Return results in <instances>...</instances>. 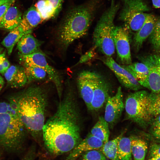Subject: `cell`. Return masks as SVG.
Returning a JSON list of instances; mask_svg holds the SVG:
<instances>
[{
	"instance_id": "obj_28",
	"label": "cell",
	"mask_w": 160,
	"mask_h": 160,
	"mask_svg": "<svg viewBox=\"0 0 160 160\" xmlns=\"http://www.w3.org/2000/svg\"><path fill=\"white\" fill-rule=\"evenodd\" d=\"M28 82L42 81L48 77L46 72L41 68L32 65H23Z\"/></svg>"
},
{
	"instance_id": "obj_34",
	"label": "cell",
	"mask_w": 160,
	"mask_h": 160,
	"mask_svg": "<svg viewBox=\"0 0 160 160\" xmlns=\"http://www.w3.org/2000/svg\"><path fill=\"white\" fill-rule=\"evenodd\" d=\"M36 155V148L32 145L29 148L21 160H34Z\"/></svg>"
},
{
	"instance_id": "obj_3",
	"label": "cell",
	"mask_w": 160,
	"mask_h": 160,
	"mask_svg": "<svg viewBox=\"0 0 160 160\" xmlns=\"http://www.w3.org/2000/svg\"><path fill=\"white\" fill-rule=\"evenodd\" d=\"M92 17L91 9L85 6L76 7L69 11L60 26L56 36L60 50L66 52L74 41L87 34Z\"/></svg>"
},
{
	"instance_id": "obj_7",
	"label": "cell",
	"mask_w": 160,
	"mask_h": 160,
	"mask_svg": "<svg viewBox=\"0 0 160 160\" xmlns=\"http://www.w3.org/2000/svg\"><path fill=\"white\" fill-rule=\"evenodd\" d=\"M124 4L119 18L130 31L137 32L141 28L149 14L147 5L142 0H123Z\"/></svg>"
},
{
	"instance_id": "obj_26",
	"label": "cell",
	"mask_w": 160,
	"mask_h": 160,
	"mask_svg": "<svg viewBox=\"0 0 160 160\" xmlns=\"http://www.w3.org/2000/svg\"><path fill=\"white\" fill-rule=\"evenodd\" d=\"M34 6L40 14L43 21L55 17V9L52 4L48 0H39Z\"/></svg>"
},
{
	"instance_id": "obj_17",
	"label": "cell",
	"mask_w": 160,
	"mask_h": 160,
	"mask_svg": "<svg viewBox=\"0 0 160 160\" xmlns=\"http://www.w3.org/2000/svg\"><path fill=\"white\" fill-rule=\"evenodd\" d=\"M156 20L153 15L149 14L143 25L136 32L133 38V46L136 51L140 49L144 41L152 33Z\"/></svg>"
},
{
	"instance_id": "obj_21",
	"label": "cell",
	"mask_w": 160,
	"mask_h": 160,
	"mask_svg": "<svg viewBox=\"0 0 160 160\" xmlns=\"http://www.w3.org/2000/svg\"><path fill=\"white\" fill-rule=\"evenodd\" d=\"M121 66L129 72L140 83L147 78L150 70L148 66L143 62H135Z\"/></svg>"
},
{
	"instance_id": "obj_6",
	"label": "cell",
	"mask_w": 160,
	"mask_h": 160,
	"mask_svg": "<svg viewBox=\"0 0 160 160\" xmlns=\"http://www.w3.org/2000/svg\"><path fill=\"white\" fill-rule=\"evenodd\" d=\"M149 93L143 90L130 93L124 104L127 118L143 128L152 121L148 111Z\"/></svg>"
},
{
	"instance_id": "obj_36",
	"label": "cell",
	"mask_w": 160,
	"mask_h": 160,
	"mask_svg": "<svg viewBox=\"0 0 160 160\" xmlns=\"http://www.w3.org/2000/svg\"><path fill=\"white\" fill-rule=\"evenodd\" d=\"M15 111L8 101L0 102V114L12 112Z\"/></svg>"
},
{
	"instance_id": "obj_45",
	"label": "cell",
	"mask_w": 160,
	"mask_h": 160,
	"mask_svg": "<svg viewBox=\"0 0 160 160\" xmlns=\"http://www.w3.org/2000/svg\"><path fill=\"white\" fill-rule=\"evenodd\" d=\"M148 160H160V157H152Z\"/></svg>"
},
{
	"instance_id": "obj_12",
	"label": "cell",
	"mask_w": 160,
	"mask_h": 160,
	"mask_svg": "<svg viewBox=\"0 0 160 160\" xmlns=\"http://www.w3.org/2000/svg\"><path fill=\"white\" fill-rule=\"evenodd\" d=\"M141 60L148 66L150 72L147 78L140 84L151 92H160V57L149 56L143 57Z\"/></svg>"
},
{
	"instance_id": "obj_22",
	"label": "cell",
	"mask_w": 160,
	"mask_h": 160,
	"mask_svg": "<svg viewBox=\"0 0 160 160\" xmlns=\"http://www.w3.org/2000/svg\"><path fill=\"white\" fill-rule=\"evenodd\" d=\"M91 135L101 140L104 143L109 140V126L104 117L100 116L91 129Z\"/></svg>"
},
{
	"instance_id": "obj_14",
	"label": "cell",
	"mask_w": 160,
	"mask_h": 160,
	"mask_svg": "<svg viewBox=\"0 0 160 160\" xmlns=\"http://www.w3.org/2000/svg\"><path fill=\"white\" fill-rule=\"evenodd\" d=\"M110 90L109 83L104 77L95 72V87L90 110L97 111L106 103Z\"/></svg>"
},
{
	"instance_id": "obj_18",
	"label": "cell",
	"mask_w": 160,
	"mask_h": 160,
	"mask_svg": "<svg viewBox=\"0 0 160 160\" xmlns=\"http://www.w3.org/2000/svg\"><path fill=\"white\" fill-rule=\"evenodd\" d=\"M43 41L35 38L31 33L23 35L17 43L19 54L27 55L33 53H44L40 49Z\"/></svg>"
},
{
	"instance_id": "obj_8",
	"label": "cell",
	"mask_w": 160,
	"mask_h": 160,
	"mask_svg": "<svg viewBox=\"0 0 160 160\" xmlns=\"http://www.w3.org/2000/svg\"><path fill=\"white\" fill-rule=\"evenodd\" d=\"M23 65H32L39 67L47 73L48 78L55 84L60 100L63 95V83L61 76L57 71L47 61L44 53L37 52L27 55L19 54Z\"/></svg>"
},
{
	"instance_id": "obj_32",
	"label": "cell",
	"mask_w": 160,
	"mask_h": 160,
	"mask_svg": "<svg viewBox=\"0 0 160 160\" xmlns=\"http://www.w3.org/2000/svg\"><path fill=\"white\" fill-rule=\"evenodd\" d=\"M150 131L155 138L160 140V115L155 117L152 121Z\"/></svg>"
},
{
	"instance_id": "obj_5",
	"label": "cell",
	"mask_w": 160,
	"mask_h": 160,
	"mask_svg": "<svg viewBox=\"0 0 160 160\" xmlns=\"http://www.w3.org/2000/svg\"><path fill=\"white\" fill-rule=\"evenodd\" d=\"M119 8V4L112 0L109 7L98 21L93 32L95 47L107 57H111L115 52L114 20Z\"/></svg>"
},
{
	"instance_id": "obj_13",
	"label": "cell",
	"mask_w": 160,
	"mask_h": 160,
	"mask_svg": "<svg viewBox=\"0 0 160 160\" xmlns=\"http://www.w3.org/2000/svg\"><path fill=\"white\" fill-rule=\"evenodd\" d=\"M95 72L89 71L81 72L77 79L79 92L88 110H90L95 87Z\"/></svg>"
},
{
	"instance_id": "obj_23",
	"label": "cell",
	"mask_w": 160,
	"mask_h": 160,
	"mask_svg": "<svg viewBox=\"0 0 160 160\" xmlns=\"http://www.w3.org/2000/svg\"><path fill=\"white\" fill-rule=\"evenodd\" d=\"M25 34L19 25L10 31L3 39L1 43L6 48L9 55L11 54L14 47L17 44L21 37Z\"/></svg>"
},
{
	"instance_id": "obj_41",
	"label": "cell",
	"mask_w": 160,
	"mask_h": 160,
	"mask_svg": "<svg viewBox=\"0 0 160 160\" xmlns=\"http://www.w3.org/2000/svg\"><path fill=\"white\" fill-rule=\"evenodd\" d=\"M3 60L0 62V73L4 75L6 71L4 69L2 65V62Z\"/></svg>"
},
{
	"instance_id": "obj_39",
	"label": "cell",
	"mask_w": 160,
	"mask_h": 160,
	"mask_svg": "<svg viewBox=\"0 0 160 160\" xmlns=\"http://www.w3.org/2000/svg\"><path fill=\"white\" fill-rule=\"evenodd\" d=\"M2 64L4 69L6 71H7L10 66L9 61L6 57L3 60Z\"/></svg>"
},
{
	"instance_id": "obj_37",
	"label": "cell",
	"mask_w": 160,
	"mask_h": 160,
	"mask_svg": "<svg viewBox=\"0 0 160 160\" xmlns=\"http://www.w3.org/2000/svg\"><path fill=\"white\" fill-rule=\"evenodd\" d=\"M53 6L55 11V17L59 14L61 10L64 0H48Z\"/></svg>"
},
{
	"instance_id": "obj_2",
	"label": "cell",
	"mask_w": 160,
	"mask_h": 160,
	"mask_svg": "<svg viewBox=\"0 0 160 160\" xmlns=\"http://www.w3.org/2000/svg\"><path fill=\"white\" fill-rule=\"evenodd\" d=\"M47 98L45 88L35 84L8 97V101L28 133L37 141L42 137L45 122Z\"/></svg>"
},
{
	"instance_id": "obj_40",
	"label": "cell",
	"mask_w": 160,
	"mask_h": 160,
	"mask_svg": "<svg viewBox=\"0 0 160 160\" xmlns=\"http://www.w3.org/2000/svg\"><path fill=\"white\" fill-rule=\"evenodd\" d=\"M153 7L156 8H160V0H151Z\"/></svg>"
},
{
	"instance_id": "obj_27",
	"label": "cell",
	"mask_w": 160,
	"mask_h": 160,
	"mask_svg": "<svg viewBox=\"0 0 160 160\" xmlns=\"http://www.w3.org/2000/svg\"><path fill=\"white\" fill-rule=\"evenodd\" d=\"M124 132L113 139L104 143L101 151L106 157L111 160H118L117 156V145L118 141L123 136Z\"/></svg>"
},
{
	"instance_id": "obj_33",
	"label": "cell",
	"mask_w": 160,
	"mask_h": 160,
	"mask_svg": "<svg viewBox=\"0 0 160 160\" xmlns=\"http://www.w3.org/2000/svg\"><path fill=\"white\" fill-rule=\"evenodd\" d=\"M149 154L150 158L160 157V143H154L151 145Z\"/></svg>"
},
{
	"instance_id": "obj_20",
	"label": "cell",
	"mask_w": 160,
	"mask_h": 160,
	"mask_svg": "<svg viewBox=\"0 0 160 160\" xmlns=\"http://www.w3.org/2000/svg\"><path fill=\"white\" fill-rule=\"evenodd\" d=\"M22 14L15 6H11L0 22V28L11 31L18 26L22 19Z\"/></svg>"
},
{
	"instance_id": "obj_4",
	"label": "cell",
	"mask_w": 160,
	"mask_h": 160,
	"mask_svg": "<svg viewBox=\"0 0 160 160\" xmlns=\"http://www.w3.org/2000/svg\"><path fill=\"white\" fill-rule=\"evenodd\" d=\"M28 133L15 111L0 114V149L19 153L24 149Z\"/></svg>"
},
{
	"instance_id": "obj_25",
	"label": "cell",
	"mask_w": 160,
	"mask_h": 160,
	"mask_svg": "<svg viewBox=\"0 0 160 160\" xmlns=\"http://www.w3.org/2000/svg\"><path fill=\"white\" fill-rule=\"evenodd\" d=\"M131 137H121L117 145L118 160H132L131 147Z\"/></svg>"
},
{
	"instance_id": "obj_9",
	"label": "cell",
	"mask_w": 160,
	"mask_h": 160,
	"mask_svg": "<svg viewBox=\"0 0 160 160\" xmlns=\"http://www.w3.org/2000/svg\"><path fill=\"white\" fill-rule=\"evenodd\" d=\"M130 30L125 25L115 26L113 40L118 57L123 65L132 63L130 46Z\"/></svg>"
},
{
	"instance_id": "obj_31",
	"label": "cell",
	"mask_w": 160,
	"mask_h": 160,
	"mask_svg": "<svg viewBox=\"0 0 160 160\" xmlns=\"http://www.w3.org/2000/svg\"><path fill=\"white\" fill-rule=\"evenodd\" d=\"M150 36L153 47L160 51V18L157 19L153 31Z\"/></svg>"
},
{
	"instance_id": "obj_15",
	"label": "cell",
	"mask_w": 160,
	"mask_h": 160,
	"mask_svg": "<svg viewBox=\"0 0 160 160\" xmlns=\"http://www.w3.org/2000/svg\"><path fill=\"white\" fill-rule=\"evenodd\" d=\"M104 143L89 133L69 153L65 160H76L83 153L94 150H100Z\"/></svg>"
},
{
	"instance_id": "obj_38",
	"label": "cell",
	"mask_w": 160,
	"mask_h": 160,
	"mask_svg": "<svg viewBox=\"0 0 160 160\" xmlns=\"http://www.w3.org/2000/svg\"><path fill=\"white\" fill-rule=\"evenodd\" d=\"M95 47L83 55L81 57L77 64L85 63L89 60L93 56V51Z\"/></svg>"
},
{
	"instance_id": "obj_19",
	"label": "cell",
	"mask_w": 160,
	"mask_h": 160,
	"mask_svg": "<svg viewBox=\"0 0 160 160\" xmlns=\"http://www.w3.org/2000/svg\"><path fill=\"white\" fill-rule=\"evenodd\" d=\"M42 21L36 7L32 6L25 12L19 25L25 34L31 33L33 29Z\"/></svg>"
},
{
	"instance_id": "obj_44",
	"label": "cell",
	"mask_w": 160,
	"mask_h": 160,
	"mask_svg": "<svg viewBox=\"0 0 160 160\" xmlns=\"http://www.w3.org/2000/svg\"><path fill=\"white\" fill-rule=\"evenodd\" d=\"M9 0H0V6L9 1Z\"/></svg>"
},
{
	"instance_id": "obj_46",
	"label": "cell",
	"mask_w": 160,
	"mask_h": 160,
	"mask_svg": "<svg viewBox=\"0 0 160 160\" xmlns=\"http://www.w3.org/2000/svg\"><path fill=\"white\" fill-rule=\"evenodd\" d=\"M3 49L0 46V53L1 52Z\"/></svg>"
},
{
	"instance_id": "obj_11",
	"label": "cell",
	"mask_w": 160,
	"mask_h": 160,
	"mask_svg": "<svg viewBox=\"0 0 160 160\" xmlns=\"http://www.w3.org/2000/svg\"><path fill=\"white\" fill-rule=\"evenodd\" d=\"M104 64L114 73L121 84L131 90L137 91L143 87L137 80L121 65L118 64L111 57H107L102 59Z\"/></svg>"
},
{
	"instance_id": "obj_16",
	"label": "cell",
	"mask_w": 160,
	"mask_h": 160,
	"mask_svg": "<svg viewBox=\"0 0 160 160\" xmlns=\"http://www.w3.org/2000/svg\"><path fill=\"white\" fill-rule=\"evenodd\" d=\"M4 75L8 85L12 88H21L28 83L23 66H10Z\"/></svg>"
},
{
	"instance_id": "obj_10",
	"label": "cell",
	"mask_w": 160,
	"mask_h": 160,
	"mask_svg": "<svg viewBox=\"0 0 160 160\" xmlns=\"http://www.w3.org/2000/svg\"><path fill=\"white\" fill-rule=\"evenodd\" d=\"M123 95L121 88H118L116 94L109 96L106 103L104 118L111 128L114 126L120 119L124 109Z\"/></svg>"
},
{
	"instance_id": "obj_30",
	"label": "cell",
	"mask_w": 160,
	"mask_h": 160,
	"mask_svg": "<svg viewBox=\"0 0 160 160\" xmlns=\"http://www.w3.org/2000/svg\"><path fill=\"white\" fill-rule=\"evenodd\" d=\"M79 160H107L106 156L100 150L86 152L78 158Z\"/></svg>"
},
{
	"instance_id": "obj_29",
	"label": "cell",
	"mask_w": 160,
	"mask_h": 160,
	"mask_svg": "<svg viewBox=\"0 0 160 160\" xmlns=\"http://www.w3.org/2000/svg\"><path fill=\"white\" fill-rule=\"evenodd\" d=\"M148 111L152 118L160 115V92L149 93Z\"/></svg>"
},
{
	"instance_id": "obj_42",
	"label": "cell",
	"mask_w": 160,
	"mask_h": 160,
	"mask_svg": "<svg viewBox=\"0 0 160 160\" xmlns=\"http://www.w3.org/2000/svg\"><path fill=\"white\" fill-rule=\"evenodd\" d=\"M4 84V81L3 78L0 75V91L3 87Z\"/></svg>"
},
{
	"instance_id": "obj_43",
	"label": "cell",
	"mask_w": 160,
	"mask_h": 160,
	"mask_svg": "<svg viewBox=\"0 0 160 160\" xmlns=\"http://www.w3.org/2000/svg\"><path fill=\"white\" fill-rule=\"evenodd\" d=\"M5 57V52L0 54V62L2 61Z\"/></svg>"
},
{
	"instance_id": "obj_24",
	"label": "cell",
	"mask_w": 160,
	"mask_h": 160,
	"mask_svg": "<svg viewBox=\"0 0 160 160\" xmlns=\"http://www.w3.org/2000/svg\"><path fill=\"white\" fill-rule=\"evenodd\" d=\"M131 147L133 160H145L148 147L147 143L139 137H131Z\"/></svg>"
},
{
	"instance_id": "obj_1",
	"label": "cell",
	"mask_w": 160,
	"mask_h": 160,
	"mask_svg": "<svg viewBox=\"0 0 160 160\" xmlns=\"http://www.w3.org/2000/svg\"><path fill=\"white\" fill-rule=\"evenodd\" d=\"M54 114L45 121L42 140L47 151L57 156L71 152L80 142L81 120L76 95L67 87Z\"/></svg>"
},
{
	"instance_id": "obj_35",
	"label": "cell",
	"mask_w": 160,
	"mask_h": 160,
	"mask_svg": "<svg viewBox=\"0 0 160 160\" xmlns=\"http://www.w3.org/2000/svg\"><path fill=\"white\" fill-rule=\"evenodd\" d=\"M15 0H9L0 6V22L3 19L8 9L14 2Z\"/></svg>"
}]
</instances>
